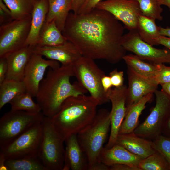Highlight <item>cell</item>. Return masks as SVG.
Here are the masks:
<instances>
[{
  "label": "cell",
  "mask_w": 170,
  "mask_h": 170,
  "mask_svg": "<svg viewBox=\"0 0 170 170\" xmlns=\"http://www.w3.org/2000/svg\"><path fill=\"white\" fill-rule=\"evenodd\" d=\"M124 28L110 13L95 8L85 14L70 12L62 33L82 56L114 64L126 55L121 44Z\"/></svg>",
  "instance_id": "1"
},
{
  "label": "cell",
  "mask_w": 170,
  "mask_h": 170,
  "mask_svg": "<svg viewBox=\"0 0 170 170\" xmlns=\"http://www.w3.org/2000/svg\"><path fill=\"white\" fill-rule=\"evenodd\" d=\"M73 76L72 66L61 65L54 69L49 68L46 77L40 83L36 96L45 116L50 118L54 116L68 97L87 93L78 82L71 83L70 79Z\"/></svg>",
  "instance_id": "2"
},
{
  "label": "cell",
  "mask_w": 170,
  "mask_h": 170,
  "mask_svg": "<svg viewBox=\"0 0 170 170\" xmlns=\"http://www.w3.org/2000/svg\"><path fill=\"white\" fill-rule=\"evenodd\" d=\"M98 105L90 96H71L64 101L58 112L49 118L65 142L68 137L77 134L93 121Z\"/></svg>",
  "instance_id": "3"
},
{
  "label": "cell",
  "mask_w": 170,
  "mask_h": 170,
  "mask_svg": "<svg viewBox=\"0 0 170 170\" xmlns=\"http://www.w3.org/2000/svg\"><path fill=\"white\" fill-rule=\"evenodd\" d=\"M110 125V112L102 108L96 113L93 121L77 134L80 146L88 160V170L99 161Z\"/></svg>",
  "instance_id": "4"
},
{
  "label": "cell",
  "mask_w": 170,
  "mask_h": 170,
  "mask_svg": "<svg viewBox=\"0 0 170 170\" xmlns=\"http://www.w3.org/2000/svg\"><path fill=\"white\" fill-rule=\"evenodd\" d=\"M42 135L38 156L46 170H63L65 161L64 142L49 118L42 122Z\"/></svg>",
  "instance_id": "5"
},
{
  "label": "cell",
  "mask_w": 170,
  "mask_h": 170,
  "mask_svg": "<svg viewBox=\"0 0 170 170\" xmlns=\"http://www.w3.org/2000/svg\"><path fill=\"white\" fill-rule=\"evenodd\" d=\"M72 67L74 76L78 82L89 92L99 105L110 101L107 92L104 90L101 83V79L105 74L94 60L82 56Z\"/></svg>",
  "instance_id": "6"
},
{
  "label": "cell",
  "mask_w": 170,
  "mask_h": 170,
  "mask_svg": "<svg viewBox=\"0 0 170 170\" xmlns=\"http://www.w3.org/2000/svg\"><path fill=\"white\" fill-rule=\"evenodd\" d=\"M44 115L41 112L31 113L21 110H12L0 119V148L4 147L43 121Z\"/></svg>",
  "instance_id": "7"
},
{
  "label": "cell",
  "mask_w": 170,
  "mask_h": 170,
  "mask_svg": "<svg viewBox=\"0 0 170 170\" xmlns=\"http://www.w3.org/2000/svg\"><path fill=\"white\" fill-rule=\"evenodd\" d=\"M156 104L145 120L134 131L137 135L153 140L162 134L165 125L170 116V100L162 91L154 92Z\"/></svg>",
  "instance_id": "8"
},
{
  "label": "cell",
  "mask_w": 170,
  "mask_h": 170,
  "mask_svg": "<svg viewBox=\"0 0 170 170\" xmlns=\"http://www.w3.org/2000/svg\"><path fill=\"white\" fill-rule=\"evenodd\" d=\"M31 15L13 20L0 26V58L25 46L31 26Z\"/></svg>",
  "instance_id": "9"
},
{
  "label": "cell",
  "mask_w": 170,
  "mask_h": 170,
  "mask_svg": "<svg viewBox=\"0 0 170 170\" xmlns=\"http://www.w3.org/2000/svg\"><path fill=\"white\" fill-rule=\"evenodd\" d=\"M42 122L34 126L8 144L0 148V156L6 160L38 156L42 135Z\"/></svg>",
  "instance_id": "10"
},
{
  "label": "cell",
  "mask_w": 170,
  "mask_h": 170,
  "mask_svg": "<svg viewBox=\"0 0 170 170\" xmlns=\"http://www.w3.org/2000/svg\"><path fill=\"white\" fill-rule=\"evenodd\" d=\"M121 44L126 51L133 53L143 60L156 64L170 63V50L154 47L143 40L137 31L124 34Z\"/></svg>",
  "instance_id": "11"
},
{
  "label": "cell",
  "mask_w": 170,
  "mask_h": 170,
  "mask_svg": "<svg viewBox=\"0 0 170 170\" xmlns=\"http://www.w3.org/2000/svg\"><path fill=\"white\" fill-rule=\"evenodd\" d=\"M95 8L110 13L129 31H137L138 18L142 14L138 3L134 0H105Z\"/></svg>",
  "instance_id": "12"
},
{
  "label": "cell",
  "mask_w": 170,
  "mask_h": 170,
  "mask_svg": "<svg viewBox=\"0 0 170 170\" xmlns=\"http://www.w3.org/2000/svg\"><path fill=\"white\" fill-rule=\"evenodd\" d=\"M127 86L125 85L110 88L107 92V95L112 105L110 112V132L109 140L105 147H112L115 144L121 126L125 116Z\"/></svg>",
  "instance_id": "13"
},
{
  "label": "cell",
  "mask_w": 170,
  "mask_h": 170,
  "mask_svg": "<svg viewBox=\"0 0 170 170\" xmlns=\"http://www.w3.org/2000/svg\"><path fill=\"white\" fill-rule=\"evenodd\" d=\"M60 66L59 62L46 60L42 56L33 52L26 68L23 81L26 92L32 97H36L47 68L54 69Z\"/></svg>",
  "instance_id": "14"
},
{
  "label": "cell",
  "mask_w": 170,
  "mask_h": 170,
  "mask_svg": "<svg viewBox=\"0 0 170 170\" xmlns=\"http://www.w3.org/2000/svg\"><path fill=\"white\" fill-rule=\"evenodd\" d=\"M128 67V86L127 88L126 112L144 96L154 93L158 85L155 80L143 77Z\"/></svg>",
  "instance_id": "15"
},
{
  "label": "cell",
  "mask_w": 170,
  "mask_h": 170,
  "mask_svg": "<svg viewBox=\"0 0 170 170\" xmlns=\"http://www.w3.org/2000/svg\"><path fill=\"white\" fill-rule=\"evenodd\" d=\"M33 52L51 60L60 62L61 65L72 66L82 55L76 47L67 41L63 44L52 46L34 47Z\"/></svg>",
  "instance_id": "16"
},
{
  "label": "cell",
  "mask_w": 170,
  "mask_h": 170,
  "mask_svg": "<svg viewBox=\"0 0 170 170\" xmlns=\"http://www.w3.org/2000/svg\"><path fill=\"white\" fill-rule=\"evenodd\" d=\"M34 47L26 46L7 55L8 71L5 79L23 81L27 65Z\"/></svg>",
  "instance_id": "17"
},
{
  "label": "cell",
  "mask_w": 170,
  "mask_h": 170,
  "mask_svg": "<svg viewBox=\"0 0 170 170\" xmlns=\"http://www.w3.org/2000/svg\"><path fill=\"white\" fill-rule=\"evenodd\" d=\"M65 141L66 146L63 170H88V160L80 146L77 134L71 135Z\"/></svg>",
  "instance_id": "18"
},
{
  "label": "cell",
  "mask_w": 170,
  "mask_h": 170,
  "mask_svg": "<svg viewBox=\"0 0 170 170\" xmlns=\"http://www.w3.org/2000/svg\"><path fill=\"white\" fill-rule=\"evenodd\" d=\"M115 144L123 146L130 152L142 159L156 150L152 140L139 136L134 133V131L128 133L119 134Z\"/></svg>",
  "instance_id": "19"
},
{
  "label": "cell",
  "mask_w": 170,
  "mask_h": 170,
  "mask_svg": "<svg viewBox=\"0 0 170 170\" xmlns=\"http://www.w3.org/2000/svg\"><path fill=\"white\" fill-rule=\"evenodd\" d=\"M142 159L117 144L110 148L104 147L99 158V161L109 167L115 164H122L137 167Z\"/></svg>",
  "instance_id": "20"
},
{
  "label": "cell",
  "mask_w": 170,
  "mask_h": 170,
  "mask_svg": "<svg viewBox=\"0 0 170 170\" xmlns=\"http://www.w3.org/2000/svg\"><path fill=\"white\" fill-rule=\"evenodd\" d=\"M49 8L48 0H35L31 15L30 32L25 46H36L44 25Z\"/></svg>",
  "instance_id": "21"
},
{
  "label": "cell",
  "mask_w": 170,
  "mask_h": 170,
  "mask_svg": "<svg viewBox=\"0 0 170 170\" xmlns=\"http://www.w3.org/2000/svg\"><path fill=\"white\" fill-rule=\"evenodd\" d=\"M49 8L45 23L54 21L62 32L72 6V0H48Z\"/></svg>",
  "instance_id": "22"
},
{
  "label": "cell",
  "mask_w": 170,
  "mask_h": 170,
  "mask_svg": "<svg viewBox=\"0 0 170 170\" xmlns=\"http://www.w3.org/2000/svg\"><path fill=\"white\" fill-rule=\"evenodd\" d=\"M153 94L150 93L144 96L126 112L119 134L129 133L134 131L139 125L140 115L145 108L146 104L151 100Z\"/></svg>",
  "instance_id": "23"
},
{
  "label": "cell",
  "mask_w": 170,
  "mask_h": 170,
  "mask_svg": "<svg viewBox=\"0 0 170 170\" xmlns=\"http://www.w3.org/2000/svg\"><path fill=\"white\" fill-rule=\"evenodd\" d=\"M156 20L142 14L138 18L137 31L141 38L152 46L157 45L156 39L160 36V26L155 22Z\"/></svg>",
  "instance_id": "24"
},
{
  "label": "cell",
  "mask_w": 170,
  "mask_h": 170,
  "mask_svg": "<svg viewBox=\"0 0 170 170\" xmlns=\"http://www.w3.org/2000/svg\"><path fill=\"white\" fill-rule=\"evenodd\" d=\"M67 41L53 20L45 23L36 46H57L63 44Z\"/></svg>",
  "instance_id": "25"
},
{
  "label": "cell",
  "mask_w": 170,
  "mask_h": 170,
  "mask_svg": "<svg viewBox=\"0 0 170 170\" xmlns=\"http://www.w3.org/2000/svg\"><path fill=\"white\" fill-rule=\"evenodd\" d=\"M122 60L127 66L138 74L145 77L156 80L157 69L155 64L146 63L133 54L125 55Z\"/></svg>",
  "instance_id": "26"
},
{
  "label": "cell",
  "mask_w": 170,
  "mask_h": 170,
  "mask_svg": "<svg viewBox=\"0 0 170 170\" xmlns=\"http://www.w3.org/2000/svg\"><path fill=\"white\" fill-rule=\"evenodd\" d=\"M26 92L23 81L5 79L0 84V109L16 96Z\"/></svg>",
  "instance_id": "27"
},
{
  "label": "cell",
  "mask_w": 170,
  "mask_h": 170,
  "mask_svg": "<svg viewBox=\"0 0 170 170\" xmlns=\"http://www.w3.org/2000/svg\"><path fill=\"white\" fill-rule=\"evenodd\" d=\"M5 164L8 170H46L37 156L6 159Z\"/></svg>",
  "instance_id": "28"
},
{
  "label": "cell",
  "mask_w": 170,
  "mask_h": 170,
  "mask_svg": "<svg viewBox=\"0 0 170 170\" xmlns=\"http://www.w3.org/2000/svg\"><path fill=\"white\" fill-rule=\"evenodd\" d=\"M35 0H3L10 9L12 20L31 14Z\"/></svg>",
  "instance_id": "29"
},
{
  "label": "cell",
  "mask_w": 170,
  "mask_h": 170,
  "mask_svg": "<svg viewBox=\"0 0 170 170\" xmlns=\"http://www.w3.org/2000/svg\"><path fill=\"white\" fill-rule=\"evenodd\" d=\"M31 95L26 92L18 95L9 103L11 110H23L31 113L41 112L40 106L33 101Z\"/></svg>",
  "instance_id": "30"
},
{
  "label": "cell",
  "mask_w": 170,
  "mask_h": 170,
  "mask_svg": "<svg viewBox=\"0 0 170 170\" xmlns=\"http://www.w3.org/2000/svg\"><path fill=\"white\" fill-rule=\"evenodd\" d=\"M138 167L140 170H170L168 162L157 150L142 159L139 163Z\"/></svg>",
  "instance_id": "31"
},
{
  "label": "cell",
  "mask_w": 170,
  "mask_h": 170,
  "mask_svg": "<svg viewBox=\"0 0 170 170\" xmlns=\"http://www.w3.org/2000/svg\"><path fill=\"white\" fill-rule=\"evenodd\" d=\"M134 0L138 3L142 14L155 20H163V8L160 4V0Z\"/></svg>",
  "instance_id": "32"
},
{
  "label": "cell",
  "mask_w": 170,
  "mask_h": 170,
  "mask_svg": "<svg viewBox=\"0 0 170 170\" xmlns=\"http://www.w3.org/2000/svg\"><path fill=\"white\" fill-rule=\"evenodd\" d=\"M152 141L156 150L162 155L170 167V139L162 134Z\"/></svg>",
  "instance_id": "33"
},
{
  "label": "cell",
  "mask_w": 170,
  "mask_h": 170,
  "mask_svg": "<svg viewBox=\"0 0 170 170\" xmlns=\"http://www.w3.org/2000/svg\"><path fill=\"white\" fill-rule=\"evenodd\" d=\"M155 64L157 69L156 80L157 84L161 86L170 82V66L163 63Z\"/></svg>",
  "instance_id": "34"
},
{
  "label": "cell",
  "mask_w": 170,
  "mask_h": 170,
  "mask_svg": "<svg viewBox=\"0 0 170 170\" xmlns=\"http://www.w3.org/2000/svg\"><path fill=\"white\" fill-rule=\"evenodd\" d=\"M109 76L110 78L112 86L119 87L124 85L123 71H118L117 69H115L110 72Z\"/></svg>",
  "instance_id": "35"
},
{
  "label": "cell",
  "mask_w": 170,
  "mask_h": 170,
  "mask_svg": "<svg viewBox=\"0 0 170 170\" xmlns=\"http://www.w3.org/2000/svg\"><path fill=\"white\" fill-rule=\"evenodd\" d=\"M103 0H85L78 14L88 13L95 8L96 5Z\"/></svg>",
  "instance_id": "36"
},
{
  "label": "cell",
  "mask_w": 170,
  "mask_h": 170,
  "mask_svg": "<svg viewBox=\"0 0 170 170\" xmlns=\"http://www.w3.org/2000/svg\"><path fill=\"white\" fill-rule=\"evenodd\" d=\"M7 71L8 65L5 58H0V84L5 80Z\"/></svg>",
  "instance_id": "37"
},
{
  "label": "cell",
  "mask_w": 170,
  "mask_h": 170,
  "mask_svg": "<svg viewBox=\"0 0 170 170\" xmlns=\"http://www.w3.org/2000/svg\"><path fill=\"white\" fill-rule=\"evenodd\" d=\"M110 170H140L137 167L131 166L127 165L118 164L110 166Z\"/></svg>",
  "instance_id": "38"
},
{
  "label": "cell",
  "mask_w": 170,
  "mask_h": 170,
  "mask_svg": "<svg viewBox=\"0 0 170 170\" xmlns=\"http://www.w3.org/2000/svg\"><path fill=\"white\" fill-rule=\"evenodd\" d=\"M157 45H161L170 50V38L163 36H160L156 39Z\"/></svg>",
  "instance_id": "39"
},
{
  "label": "cell",
  "mask_w": 170,
  "mask_h": 170,
  "mask_svg": "<svg viewBox=\"0 0 170 170\" xmlns=\"http://www.w3.org/2000/svg\"><path fill=\"white\" fill-rule=\"evenodd\" d=\"M101 83L103 89L105 92H107L112 86L111 79L109 76H104L101 79Z\"/></svg>",
  "instance_id": "40"
},
{
  "label": "cell",
  "mask_w": 170,
  "mask_h": 170,
  "mask_svg": "<svg viewBox=\"0 0 170 170\" xmlns=\"http://www.w3.org/2000/svg\"><path fill=\"white\" fill-rule=\"evenodd\" d=\"M85 0H72V6L71 10L75 14H78L79 11L83 4Z\"/></svg>",
  "instance_id": "41"
},
{
  "label": "cell",
  "mask_w": 170,
  "mask_h": 170,
  "mask_svg": "<svg viewBox=\"0 0 170 170\" xmlns=\"http://www.w3.org/2000/svg\"><path fill=\"white\" fill-rule=\"evenodd\" d=\"M88 170H110V167L99 160L89 167Z\"/></svg>",
  "instance_id": "42"
},
{
  "label": "cell",
  "mask_w": 170,
  "mask_h": 170,
  "mask_svg": "<svg viewBox=\"0 0 170 170\" xmlns=\"http://www.w3.org/2000/svg\"><path fill=\"white\" fill-rule=\"evenodd\" d=\"M162 135L170 139V116L164 127Z\"/></svg>",
  "instance_id": "43"
},
{
  "label": "cell",
  "mask_w": 170,
  "mask_h": 170,
  "mask_svg": "<svg viewBox=\"0 0 170 170\" xmlns=\"http://www.w3.org/2000/svg\"><path fill=\"white\" fill-rule=\"evenodd\" d=\"M162 86V90L170 100V82L163 85Z\"/></svg>",
  "instance_id": "44"
},
{
  "label": "cell",
  "mask_w": 170,
  "mask_h": 170,
  "mask_svg": "<svg viewBox=\"0 0 170 170\" xmlns=\"http://www.w3.org/2000/svg\"><path fill=\"white\" fill-rule=\"evenodd\" d=\"M160 32L161 35L170 38V27L163 28L160 26Z\"/></svg>",
  "instance_id": "45"
},
{
  "label": "cell",
  "mask_w": 170,
  "mask_h": 170,
  "mask_svg": "<svg viewBox=\"0 0 170 170\" xmlns=\"http://www.w3.org/2000/svg\"><path fill=\"white\" fill-rule=\"evenodd\" d=\"M159 3L161 5L167 6L170 11V0H160Z\"/></svg>",
  "instance_id": "46"
}]
</instances>
